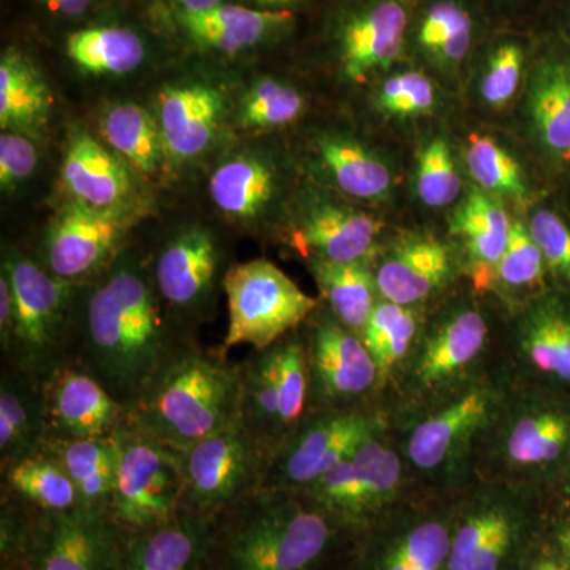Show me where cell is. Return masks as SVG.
<instances>
[{
    "instance_id": "cell-1",
    "label": "cell",
    "mask_w": 570,
    "mask_h": 570,
    "mask_svg": "<svg viewBox=\"0 0 570 570\" xmlns=\"http://www.w3.org/2000/svg\"><path fill=\"white\" fill-rule=\"evenodd\" d=\"M197 335L179 324L157 294L145 258L124 249L81 285L71 365L107 389L127 411Z\"/></svg>"
},
{
    "instance_id": "cell-2",
    "label": "cell",
    "mask_w": 570,
    "mask_h": 570,
    "mask_svg": "<svg viewBox=\"0 0 570 570\" xmlns=\"http://www.w3.org/2000/svg\"><path fill=\"white\" fill-rule=\"evenodd\" d=\"M352 539L303 491L262 489L209 520L208 570H343Z\"/></svg>"
},
{
    "instance_id": "cell-3",
    "label": "cell",
    "mask_w": 570,
    "mask_h": 570,
    "mask_svg": "<svg viewBox=\"0 0 570 570\" xmlns=\"http://www.w3.org/2000/svg\"><path fill=\"white\" fill-rule=\"evenodd\" d=\"M479 295L426 307L414 348L382 397L389 417L456 395L501 365L502 318L498 324Z\"/></svg>"
},
{
    "instance_id": "cell-4",
    "label": "cell",
    "mask_w": 570,
    "mask_h": 570,
    "mask_svg": "<svg viewBox=\"0 0 570 570\" xmlns=\"http://www.w3.org/2000/svg\"><path fill=\"white\" fill-rule=\"evenodd\" d=\"M501 363L456 395L411 414L390 417V428L417 493L455 498L474 482L475 453L512 389Z\"/></svg>"
},
{
    "instance_id": "cell-5",
    "label": "cell",
    "mask_w": 570,
    "mask_h": 570,
    "mask_svg": "<svg viewBox=\"0 0 570 570\" xmlns=\"http://www.w3.org/2000/svg\"><path fill=\"white\" fill-rule=\"evenodd\" d=\"M242 362L198 341L165 366L130 409V428L184 452L242 420Z\"/></svg>"
},
{
    "instance_id": "cell-6",
    "label": "cell",
    "mask_w": 570,
    "mask_h": 570,
    "mask_svg": "<svg viewBox=\"0 0 570 570\" xmlns=\"http://www.w3.org/2000/svg\"><path fill=\"white\" fill-rule=\"evenodd\" d=\"M570 464V397L513 382L475 453L474 480L547 494Z\"/></svg>"
},
{
    "instance_id": "cell-7",
    "label": "cell",
    "mask_w": 570,
    "mask_h": 570,
    "mask_svg": "<svg viewBox=\"0 0 570 570\" xmlns=\"http://www.w3.org/2000/svg\"><path fill=\"white\" fill-rule=\"evenodd\" d=\"M126 534L105 512H43L0 494V562L31 570H121Z\"/></svg>"
},
{
    "instance_id": "cell-8",
    "label": "cell",
    "mask_w": 570,
    "mask_h": 570,
    "mask_svg": "<svg viewBox=\"0 0 570 570\" xmlns=\"http://www.w3.org/2000/svg\"><path fill=\"white\" fill-rule=\"evenodd\" d=\"M546 498L474 480L455 497L448 570H519L546 531Z\"/></svg>"
},
{
    "instance_id": "cell-9",
    "label": "cell",
    "mask_w": 570,
    "mask_h": 570,
    "mask_svg": "<svg viewBox=\"0 0 570 570\" xmlns=\"http://www.w3.org/2000/svg\"><path fill=\"white\" fill-rule=\"evenodd\" d=\"M2 269L14 295L13 332L9 346L0 351L2 366L41 381L71 365L82 284L59 279L36 257L17 249L3 253Z\"/></svg>"
},
{
    "instance_id": "cell-10",
    "label": "cell",
    "mask_w": 570,
    "mask_h": 570,
    "mask_svg": "<svg viewBox=\"0 0 570 570\" xmlns=\"http://www.w3.org/2000/svg\"><path fill=\"white\" fill-rule=\"evenodd\" d=\"M455 498L414 493L356 532L343 570H448Z\"/></svg>"
},
{
    "instance_id": "cell-11",
    "label": "cell",
    "mask_w": 570,
    "mask_h": 570,
    "mask_svg": "<svg viewBox=\"0 0 570 570\" xmlns=\"http://www.w3.org/2000/svg\"><path fill=\"white\" fill-rule=\"evenodd\" d=\"M303 493L355 535L417 491L389 426L367 439Z\"/></svg>"
},
{
    "instance_id": "cell-12",
    "label": "cell",
    "mask_w": 570,
    "mask_h": 570,
    "mask_svg": "<svg viewBox=\"0 0 570 570\" xmlns=\"http://www.w3.org/2000/svg\"><path fill=\"white\" fill-rule=\"evenodd\" d=\"M228 325L223 348L264 351L302 328L322 305L266 258L239 262L225 273Z\"/></svg>"
},
{
    "instance_id": "cell-13",
    "label": "cell",
    "mask_w": 570,
    "mask_h": 570,
    "mask_svg": "<svg viewBox=\"0 0 570 570\" xmlns=\"http://www.w3.org/2000/svg\"><path fill=\"white\" fill-rule=\"evenodd\" d=\"M389 426L382 407L307 411L272 453L264 489L306 490Z\"/></svg>"
},
{
    "instance_id": "cell-14",
    "label": "cell",
    "mask_w": 570,
    "mask_h": 570,
    "mask_svg": "<svg viewBox=\"0 0 570 570\" xmlns=\"http://www.w3.org/2000/svg\"><path fill=\"white\" fill-rule=\"evenodd\" d=\"M119 463L108 515L127 535L163 527L183 512L181 452L126 428L118 436Z\"/></svg>"
},
{
    "instance_id": "cell-15",
    "label": "cell",
    "mask_w": 570,
    "mask_h": 570,
    "mask_svg": "<svg viewBox=\"0 0 570 570\" xmlns=\"http://www.w3.org/2000/svg\"><path fill=\"white\" fill-rule=\"evenodd\" d=\"M183 509L212 520L265 487L272 449L242 420L181 452Z\"/></svg>"
},
{
    "instance_id": "cell-16",
    "label": "cell",
    "mask_w": 570,
    "mask_h": 570,
    "mask_svg": "<svg viewBox=\"0 0 570 570\" xmlns=\"http://www.w3.org/2000/svg\"><path fill=\"white\" fill-rule=\"evenodd\" d=\"M299 332L305 340L309 373L307 411L382 407L381 373L362 335L352 332L324 305Z\"/></svg>"
},
{
    "instance_id": "cell-17",
    "label": "cell",
    "mask_w": 570,
    "mask_h": 570,
    "mask_svg": "<svg viewBox=\"0 0 570 570\" xmlns=\"http://www.w3.org/2000/svg\"><path fill=\"white\" fill-rule=\"evenodd\" d=\"M502 363L517 384L570 390V303L539 294L502 314Z\"/></svg>"
},
{
    "instance_id": "cell-18",
    "label": "cell",
    "mask_w": 570,
    "mask_h": 570,
    "mask_svg": "<svg viewBox=\"0 0 570 570\" xmlns=\"http://www.w3.org/2000/svg\"><path fill=\"white\" fill-rule=\"evenodd\" d=\"M417 0H343L326 24V45L340 73L363 85L407 55Z\"/></svg>"
},
{
    "instance_id": "cell-19",
    "label": "cell",
    "mask_w": 570,
    "mask_h": 570,
    "mask_svg": "<svg viewBox=\"0 0 570 570\" xmlns=\"http://www.w3.org/2000/svg\"><path fill=\"white\" fill-rule=\"evenodd\" d=\"M225 255L219 239L204 225L179 228L157 249L149 269L157 294L171 316L195 333L217 287L224 285Z\"/></svg>"
},
{
    "instance_id": "cell-20",
    "label": "cell",
    "mask_w": 570,
    "mask_h": 570,
    "mask_svg": "<svg viewBox=\"0 0 570 570\" xmlns=\"http://www.w3.org/2000/svg\"><path fill=\"white\" fill-rule=\"evenodd\" d=\"M129 214L69 200L52 217L36 258L59 279L89 283L126 249L124 239L134 224Z\"/></svg>"
},
{
    "instance_id": "cell-21",
    "label": "cell",
    "mask_w": 570,
    "mask_h": 570,
    "mask_svg": "<svg viewBox=\"0 0 570 570\" xmlns=\"http://www.w3.org/2000/svg\"><path fill=\"white\" fill-rule=\"evenodd\" d=\"M381 224L354 206L314 198L285 225L281 242L307 262H371Z\"/></svg>"
},
{
    "instance_id": "cell-22",
    "label": "cell",
    "mask_w": 570,
    "mask_h": 570,
    "mask_svg": "<svg viewBox=\"0 0 570 570\" xmlns=\"http://www.w3.org/2000/svg\"><path fill=\"white\" fill-rule=\"evenodd\" d=\"M48 439L116 438L130 426V414L100 382L73 365L41 379Z\"/></svg>"
},
{
    "instance_id": "cell-23",
    "label": "cell",
    "mask_w": 570,
    "mask_h": 570,
    "mask_svg": "<svg viewBox=\"0 0 570 570\" xmlns=\"http://www.w3.org/2000/svg\"><path fill=\"white\" fill-rule=\"evenodd\" d=\"M371 269L379 298L425 309L463 273L455 247L431 236L397 242L371 262Z\"/></svg>"
},
{
    "instance_id": "cell-24",
    "label": "cell",
    "mask_w": 570,
    "mask_h": 570,
    "mask_svg": "<svg viewBox=\"0 0 570 570\" xmlns=\"http://www.w3.org/2000/svg\"><path fill=\"white\" fill-rule=\"evenodd\" d=\"M494 21L479 0H417L407 52L455 73L478 52Z\"/></svg>"
},
{
    "instance_id": "cell-25",
    "label": "cell",
    "mask_w": 570,
    "mask_h": 570,
    "mask_svg": "<svg viewBox=\"0 0 570 570\" xmlns=\"http://www.w3.org/2000/svg\"><path fill=\"white\" fill-rule=\"evenodd\" d=\"M227 116V100L217 86L189 80L167 86L157 102V122L168 160L189 164L212 149Z\"/></svg>"
},
{
    "instance_id": "cell-26",
    "label": "cell",
    "mask_w": 570,
    "mask_h": 570,
    "mask_svg": "<svg viewBox=\"0 0 570 570\" xmlns=\"http://www.w3.org/2000/svg\"><path fill=\"white\" fill-rule=\"evenodd\" d=\"M62 184L70 200L102 212L130 213L137 195L134 168L85 130L69 137Z\"/></svg>"
},
{
    "instance_id": "cell-27",
    "label": "cell",
    "mask_w": 570,
    "mask_h": 570,
    "mask_svg": "<svg viewBox=\"0 0 570 570\" xmlns=\"http://www.w3.org/2000/svg\"><path fill=\"white\" fill-rule=\"evenodd\" d=\"M279 193V170L261 153L243 151L228 157L209 179L213 204L228 223L246 230L264 225Z\"/></svg>"
},
{
    "instance_id": "cell-28",
    "label": "cell",
    "mask_w": 570,
    "mask_h": 570,
    "mask_svg": "<svg viewBox=\"0 0 570 570\" xmlns=\"http://www.w3.org/2000/svg\"><path fill=\"white\" fill-rule=\"evenodd\" d=\"M510 223L501 205L489 195L472 190L450 223L463 275L480 294L493 292L499 262L509 245Z\"/></svg>"
},
{
    "instance_id": "cell-29",
    "label": "cell",
    "mask_w": 570,
    "mask_h": 570,
    "mask_svg": "<svg viewBox=\"0 0 570 570\" xmlns=\"http://www.w3.org/2000/svg\"><path fill=\"white\" fill-rule=\"evenodd\" d=\"M291 10L223 6L202 13H176V24L197 47L238 55L279 39L295 28Z\"/></svg>"
},
{
    "instance_id": "cell-30",
    "label": "cell",
    "mask_w": 570,
    "mask_h": 570,
    "mask_svg": "<svg viewBox=\"0 0 570 570\" xmlns=\"http://www.w3.org/2000/svg\"><path fill=\"white\" fill-rule=\"evenodd\" d=\"M209 520L183 510L174 520L127 538L121 570H208Z\"/></svg>"
},
{
    "instance_id": "cell-31",
    "label": "cell",
    "mask_w": 570,
    "mask_h": 570,
    "mask_svg": "<svg viewBox=\"0 0 570 570\" xmlns=\"http://www.w3.org/2000/svg\"><path fill=\"white\" fill-rule=\"evenodd\" d=\"M47 441L41 381L0 370V466L37 455Z\"/></svg>"
},
{
    "instance_id": "cell-32",
    "label": "cell",
    "mask_w": 570,
    "mask_h": 570,
    "mask_svg": "<svg viewBox=\"0 0 570 570\" xmlns=\"http://www.w3.org/2000/svg\"><path fill=\"white\" fill-rule=\"evenodd\" d=\"M40 452L61 464L77 489L80 508L108 513L118 472V439H48Z\"/></svg>"
},
{
    "instance_id": "cell-33",
    "label": "cell",
    "mask_w": 570,
    "mask_h": 570,
    "mask_svg": "<svg viewBox=\"0 0 570 570\" xmlns=\"http://www.w3.org/2000/svg\"><path fill=\"white\" fill-rule=\"evenodd\" d=\"M528 115L543 148L570 159V59L550 51L535 59Z\"/></svg>"
},
{
    "instance_id": "cell-34",
    "label": "cell",
    "mask_w": 570,
    "mask_h": 570,
    "mask_svg": "<svg viewBox=\"0 0 570 570\" xmlns=\"http://www.w3.org/2000/svg\"><path fill=\"white\" fill-rule=\"evenodd\" d=\"M322 174L340 193L356 200L387 197L393 175L387 164L363 142L343 134H325L316 142Z\"/></svg>"
},
{
    "instance_id": "cell-35",
    "label": "cell",
    "mask_w": 570,
    "mask_h": 570,
    "mask_svg": "<svg viewBox=\"0 0 570 570\" xmlns=\"http://www.w3.org/2000/svg\"><path fill=\"white\" fill-rule=\"evenodd\" d=\"M52 97L47 81L31 59L17 50L0 59V127L22 135H37L47 126Z\"/></svg>"
},
{
    "instance_id": "cell-36",
    "label": "cell",
    "mask_w": 570,
    "mask_h": 570,
    "mask_svg": "<svg viewBox=\"0 0 570 570\" xmlns=\"http://www.w3.org/2000/svg\"><path fill=\"white\" fill-rule=\"evenodd\" d=\"M104 140L142 178L159 179L170 164L156 116L137 104L112 105L100 121Z\"/></svg>"
},
{
    "instance_id": "cell-37",
    "label": "cell",
    "mask_w": 570,
    "mask_h": 570,
    "mask_svg": "<svg viewBox=\"0 0 570 570\" xmlns=\"http://www.w3.org/2000/svg\"><path fill=\"white\" fill-rule=\"evenodd\" d=\"M318 288V299L352 332L362 335L379 302L371 264L352 262H307Z\"/></svg>"
},
{
    "instance_id": "cell-38",
    "label": "cell",
    "mask_w": 570,
    "mask_h": 570,
    "mask_svg": "<svg viewBox=\"0 0 570 570\" xmlns=\"http://www.w3.org/2000/svg\"><path fill=\"white\" fill-rule=\"evenodd\" d=\"M0 494L43 512L80 508L69 475L58 461L43 452L0 466Z\"/></svg>"
},
{
    "instance_id": "cell-39",
    "label": "cell",
    "mask_w": 570,
    "mask_h": 570,
    "mask_svg": "<svg viewBox=\"0 0 570 570\" xmlns=\"http://www.w3.org/2000/svg\"><path fill=\"white\" fill-rule=\"evenodd\" d=\"M425 311L379 298L362 340L381 373L382 397L414 348Z\"/></svg>"
},
{
    "instance_id": "cell-40",
    "label": "cell",
    "mask_w": 570,
    "mask_h": 570,
    "mask_svg": "<svg viewBox=\"0 0 570 570\" xmlns=\"http://www.w3.org/2000/svg\"><path fill=\"white\" fill-rule=\"evenodd\" d=\"M242 362V423L275 450L281 439V396L272 347L250 351Z\"/></svg>"
},
{
    "instance_id": "cell-41",
    "label": "cell",
    "mask_w": 570,
    "mask_h": 570,
    "mask_svg": "<svg viewBox=\"0 0 570 570\" xmlns=\"http://www.w3.org/2000/svg\"><path fill=\"white\" fill-rule=\"evenodd\" d=\"M67 56L91 75L132 73L145 61L146 48L137 32L126 28H89L70 33Z\"/></svg>"
},
{
    "instance_id": "cell-42",
    "label": "cell",
    "mask_w": 570,
    "mask_h": 570,
    "mask_svg": "<svg viewBox=\"0 0 570 570\" xmlns=\"http://www.w3.org/2000/svg\"><path fill=\"white\" fill-rule=\"evenodd\" d=\"M530 43L515 29L494 26L479 47L480 94L491 107H502L519 91Z\"/></svg>"
},
{
    "instance_id": "cell-43",
    "label": "cell",
    "mask_w": 570,
    "mask_h": 570,
    "mask_svg": "<svg viewBox=\"0 0 570 570\" xmlns=\"http://www.w3.org/2000/svg\"><path fill=\"white\" fill-rule=\"evenodd\" d=\"M303 94L276 78H262L247 89L235 111V124L245 132H268L295 122L305 111Z\"/></svg>"
},
{
    "instance_id": "cell-44",
    "label": "cell",
    "mask_w": 570,
    "mask_h": 570,
    "mask_svg": "<svg viewBox=\"0 0 570 570\" xmlns=\"http://www.w3.org/2000/svg\"><path fill=\"white\" fill-rule=\"evenodd\" d=\"M547 272L542 250L535 245L527 225L515 220L494 276V294L501 296L504 307L519 305L534 295L531 291L543 284Z\"/></svg>"
},
{
    "instance_id": "cell-45",
    "label": "cell",
    "mask_w": 570,
    "mask_h": 570,
    "mask_svg": "<svg viewBox=\"0 0 570 570\" xmlns=\"http://www.w3.org/2000/svg\"><path fill=\"white\" fill-rule=\"evenodd\" d=\"M272 351L275 356L281 396V444L284 438L302 422L309 406L306 346L299 328L273 344Z\"/></svg>"
},
{
    "instance_id": "cell-46",
    "label": "cell",
    "mask_w": 570,
    "mask_h": 570,
    "mask_svg": "<svg viewBox=\"0 0 570 570\" xmlns=\"http://www.w3.org/2000/svg\"><path fill=\"white\" fill-rule=\"evenodd\" d=\"M466 164L469 174L482 189L501 197L521 198L527 194L520 165L490 137L472 135Z\"/></svg>"
},
{
    "instance_id": "cell-47",
    "label": "cell",
    "mask_w": 570,
    "mask_h": 570,
    "mask_svg": "<svg viewBox=\"0 0 570 570\" xmlns=\"http://www.w3.org/2000/svg\"><path fill=\"white\" fill-rule=\"evenodd\" d=\"M463 184L455 160L444 138L428 142L419 157L417 194L430 208H445L455 204Z\"/></svg>"
},
{
    "instance_id": "cell-48",
    "label": "cell",
    "mask_w": 570,
    "mask_h": 570,
    "mask_svg": "<svg viewBox=\"0 0 570 570\" xmlns=\"http://www.w3.org/2000/svg\"><path fill=\"white\" fill-rule=\"evenodd\" d=\"M379 110L395 118L428 115L436 105L433 81L422 70L397 71L382 81L377 92Z\"/></svg>"
},
{
    "instance_id": "cell-49",
    "label": "cell",
    "mask_w": 570,
    "mask_h": 570,
    "mask_svg": "<svg viewBox=\"0 0 570 570\" xmlns=\"http://www.w3.org/2000/svg\"><path fill=\"white\" fill-rule=\"evenodd\" d=\"M528 230L542 250L547 269L570 285V228L558 214L539 209L531 217Z\"/></svg>"
},
{
    "instance_id": "cell-50",
    "label": "cell",
    "mask_w": 570,
    "mask_h": 570,
    "mask_svg": "<svg viewBox=\"0 0 570 570\" xmlns=\"http://www.w3.org/2000/svg\"><path fill=\"white\" fill-rule=\"evenodd\" d=\"M39 164V154L31 137L10 130L0 135V187L3 193L13 190L31 178Z\"/></svg>"
},
{
    "instance_id": "cell-51",
    "label": "cell",
    "mask_w": 570,
    "mask_h": 570,
    "mask_svg": "<svg viewBox=\"0 0 570 570\" xmlns=\"http://www.w3.org/2000/svg\"><path fill=\"white\" fill-rule=\"evenodd\" d=\"M519 570H570V564L542 535L521 562Z\"/></svg>"
},
{
    "instance_id": "cell-52",
    "label": "cell",
    "mask_w": 570,
    "mask_h": 570,
    "mask_svg": "<svg viewBox=\"0 0 570 570\" xmlns=\"http://www.w3.org/2000/svg\"><path fill=\"white\" fill-rule=\"evenodd\" d=\"M14 324V295L10 277L0 268V351L9 346Z\"/></svg>"
},
{
    "instance_id": "cell-53",
    "label": "cell",
    "mask_w": 570,
    "mask_h": 570,
    "mask_svg": "<svg viewBox=\"0 0 570 570\" xmlns=\"http://www.w3.org/2000/svg\"><path fill=\"white\" fill-rule=\"evenodd\" d=\"M543 538L549 540L550 546L570 564V517L560 521L557 527L549 528V524H546Z\"/></svg>"
},
{
    "instance_id": "cell-54",
    "label": "cell",
    "mask_w": 570,
    "mask_h": 570,
    "mask_svg": "<svg viewBox=\"0 0 570 570\" xmlns=\"http://www.w3.org/2000/svg\"><path fill=\"white\" fill-rule=\"evenodd\" d=\"M479 2L485 7L491 20H493V14H501V17L502 14H512V17H517L520 10L532 6L538 0H479Z\"/></svg>"
},
{
    "instance_id": "cell-55",
    "label": "cell",
    "mask_w": 570,
    "mask_h": 570,
    "mask_svg": "<svg viewBox=\"0 0 570 570\" xmlns=\"http://www.w3.org/2000/svg\"><path fill=\"white\" fill-rule=\"evenodd\" d=\"M50 9L66 17H78L86 13L96 0H45Z\"/></svg>"
},
{
    "instance_id": "cell-56",
    "label": "cell",
    "mask_w": 570,
    "mask_h": 570,
    "mask_svg": "<svg viewBox=\"0 0 570 570\" xmlns=\"http://www.w3.org/2000/svg\"><path fill=\"white\" fill-rule=\"evenodd\" d=\"M175 7L176 13H202L223 6L224 0H168Z\"/></svg>"
},
{
    "instance_id": "cell-57",
    "label": "cell",
    "mask_w": 570,
    "mask_h": 570,
    "mask_svg": "<svg viewBox=\"0 0 570 570\" xmlns=\"http://www.w3.org/2000/svg\"><path fill=\"white\" fill-rule=\"evenodd\" d=\"M254 2L266 10H288V7L306 2V0H254Z\"/></svg>"
},
{
    "instance_id": "cell-58",
    "label": "cell",
    "mask_w": 570,
    "mask_h": 570,
    "mask_svg": "<svg viewBox=\"0 0 570 570\" xmlns=\"http://www.w3.org/2000/svg\"><path fill=\"white\" fill-rule=\"evenodd\" d=\"M0 570H31L24 562L20 561H10V562H0Z\"/></svg>"
},
{
    "instance_id": "cell-59",
    "label": "cell",
    "mask_w": 570,
    "mask_h": 570,
    "mask_svg": "<svg viewBox=\"0 0 570 570\" xmlns=\"http://www.w3.org/2000/svg\"><path fill=\"white\" fill-rule=\"evenodd\" d=\"M562 491H568V493L570 494V464H569V469H568V474H566V478L564 480H562Z\"/></svg>"
}]
</instances>
